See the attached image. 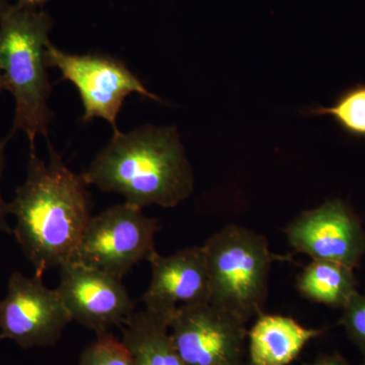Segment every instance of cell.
Here are the masks:
<instances>
[{
	"label": "cell",
	"mask_w": 365,
	"mask_h": 365,
	"mask_svg": "<svg viewBox=\"0 0 365 365\" xmlns=\"http://www.w3.org/2000/svg\"><path fill=\"white\" fill-rule=\"evenodd\" d=\"M49 148V160L31 148L26 181L9 203L16 217L13 234L32 264L35 275L73 261L91 218V200L83 175L72 172L58 151Z\"/></svg>",
	"instance_id": "obj_1"
},
{
	"label": "cell",
	"mask_w": 365,
	"mask_h": 365,
	"mask_svg": "<svg viewBox=\"0 0 365 365\" xmlns=\"http://www.w3.org/2000/svg\"><path fill=\"white\" fill-rule=\"evenodd\" d=\"M83 175L90 186L120 194L141 209L175 207L194 190L193 170L175 127L115 131Z\"/></svg>",
	"instance_id": "obj_2"
},
{
	"label": "cell",
	"mask_w": 365,
	"mask_h": 365,
	"mask_svg": "<svg viewBox=\"0 0 365 365\" xmlns=\"http://www.w3.org/2000/svg\"><path fill=\"white\" fill-rule=\"evenodd\" d=\"M52 25L45 11L0 0V72L16 102L9 137L23 132L31 148L38 136L47 138L54 116L48 106L51 85L45 57Z\"/></svg>",
	"instance_id": "obj_3"
},
{
	"label": "cell",
	"mask_w": 365,
	"mask_h": 365,
	"mask_svg": "<svg viewBox=\"0 0 365 365\" xmlns=\"http://www.w3.org/2000/svg\"><path fill=\"white\" fill-rule=\"evenodd\" d=\"M202 247L210 304L246 323L263 314L273 261L267 239L249 228L228 225Z\"/></svg>",
	"instance_id": "obj_4"
},
{
	"label": "cell",
	"mask_w": 365,
	"mask_h": 365,
	"mask_svg": "<svg viewBox=\"0 0 365 365\" xmlns=\"http://www.w3.org/2000/svg\"><path fill=\"white\" fill-rule=\"evenodd\" d=\"M160 228L158 220L137 206H110L91 216L73 261L123 279L134 266L158 253L155 235Z\"/></svg>",
	"instance_id": "obj_5"
},
{
	"label": "cell",
	"mask_w": 365,
	"mask_h": 365,
	"mask_svg": "<svg viewBox=\"0 0 365 365\" xmlns=\"http://www.w3.org/2000/svg\"><path fill=\"white\" fill-rule=\"evenodd\" d=\"M48 67L58 69L62 78L76 86L83 105V122L102 118L118 130L117 117L131 93L162 103L121 60L109 55H76L62 51L51 42L46 47Z\"/></svg>",
	"instance_id": "obj_6"
},
{
	"label": "cell",
	"mask_w": 365,
	"mask_h": 365,
	"mask_svg": "<svg viewBox=\"0 0 365 365\" xmlns=\"http://www.w3.org/2000/svg\"><path fill=\"white\" fill-rule=\"evenodd\" d=\"M246 324L206 302L179 307L170 319V335L186 365H244Z\"/></svg>",
	"instance_id": "obj_7"
},
{
	"label": "cell",
	"mask_w": 365,
	"mask_h": 365,
	"mask_svg": "<svg viewBox=\"0 0 365 365\" xmlns=\"http://www.w3.org/2000/svg\"><path fill=\"white\" fill-rule=\"evenodd\" d=\"M72 322L57 289L44 284L42 276L14 272L6 297L0 302V339L21 347H51Z\"/></svg>",
	"instance_id": "obj_8"
},
{
	"label": "cell",
	"mask_w": 365,
	"mask_h": 365,
	"mask_svg": "<svg viewBox=\"0 0 365 365\" xmlns=\"http://www.w3.org/2000/svg\"><path fill=\"white\" fill-rule=\"evenodd\" d=\"M297 253L312 260L330 261L353 269L365 257V230L356 213L341 199L304 211L284 230Z\"/></svg>",
	"instance_id": "obj_9"
},
{
	"label": "cell",
	"mask_w": 365,
	"mask_h": 365,
	"mask_svg": "<svg viewBox=\"0 0 365 365\" xmlns=\"http://www.w3.org/2000/svg\"><path fill=\"white\" fill-rule=\"evenodd\" d=\"M59 270L57 292L72 321L98 334L123 326L134 313L135 304L120 278L76 261Z\"/></svg>",
	"instance_id": "obj_10"
},
{
	"label": "cell",
	"mask_w": 365,
	"mask_h": 365,
	"mask_svg": "<svg viewBox=\"0 0 365 365\" xmlns=\"http://www.w3.org/2000/svg\"><path fill=\"white\" fill-rule=\"evenodd\" d=\"M144 307L172 318L179 307L210 302L207 264L203 247L180 250L170 256L155 253Z\"/></svg>",
	"instance_id": "obj_11"
},
{
	"label": "cell",
	"mask_w": 365,
	"mask_h": 365,
	"mask_svg": "<svg viewBox=\"0 0 365 365\" xmlns=\"http://www.w3.org/2000/svg\"><path fill=\"white\" fill-rule=\"evenodd\" d=\"M328 328H306L290 317L261 314L248 332L251 365H288Z\"/></svg>",
	"instance_id": "obj_12"
},
{
	"label": "cell",
	"mask_w": 365,
	"mask_h": 365,
	"mask_svg": "<svg viewBox=\"0 0 365 365\" xmlns=\"http://www.w3.org/2000/svg\"><path fill=\"white\" fill-rule=\"evenodd\" d=\"M121 328L134 365H186L173 344L167 317L144 307Z\"/></svg>",
	"instance_id": "obj_13"
},
{
	"label": "cell",
	"mask_w": 365,
	"mask_h": 365,
	"mask_svg": "<svg viewBox=\"0 0 365 365\" xmlns=\"http://www.w3.org/2000/svg\"><path fill=\"white\" fill-rule=\"evenodd\" d=\"M357 287L353 269L330 261H312L297 279L302 297L333 309H344L359 292Z\"/></svg>",
	"instance_id": "obj_14"
},
{
	"label": "cell",
	"mask_w": 365,
	"mask_h": 365,
	"mask_svg": "<svg viewBox=\"0 0 365 365\" xmlns=\"http://www.w3.org/2000/svg\"><path fill=\"white\" fill-rule=\"evenodd\" d=\"M309 116H329L348 135L365 138V85L353 86L343 91L328 107H314Z\"/></svg>",
	"instance_id": "obj_15"
},
{
	"label": "cell",
	"mask_w": 365,
	"mask_h": 365,
	"mask_svg": "<svg viewBox=\"0 0 365 365\" xmlns=\"http://www.w3.org/2000/svg\"><path fill=\"white\" fill-rule=\"evenodd\" d=\"M79 365H134V360L123 340L106 331L83 349Z\"/></svg>",
	"instance_id": "obj_16"
},
{
	"label": "cell",
	"mask_w": 365,
	"mask_h": 365,
	"mask_svg": "<svg viewBox=\"0 0 365 365\" xmlns=\"http://www.w3.org/2000/svg\"><path fill=\"white\" fill-rule=\"evenodd\" d=\"M340 325L365 356V294L357 292L342 309Z\"/></svg>",
	"instance_id": "obj_17"
},
{
	"label": "cell",
	"mask_w": 365,
	"mask_h": 365,
	"mask_svg": "<svg viewBox=\"0 0 365 365\" xmlns=\"http://www.w3.org/2000/svg\"><path fill=\"white\" fill-rule=\"evenodd\" d=\"M6 143L7 138L0 139V182H1L2 174H4V167H6L4 150H6ZM9 215V203L4 200L1 192H0V232L11 235L13 234V228L7 222V215Z\"/></svg>",
	"instance_id": "obj_18"
},
{
	"label": "cell",
	"mask_w": 365,
	"mask_h": 365,
	"mask_svg": "<svg viewBox=\"0 0 365 365\" xmlns=\"http://www.w3.org/2000/svg\"><path fill=\"white\" fill-rule=\"evenodd\" d=\"M304 365H351L349 362L337 353L334 354H321L314 361Z\"/></svg>",
	"instance_id": "obj_19"
},
{
	"label": "cell",
	"mask_w": 365,
	"mask_h": 365,
	"mask_svg": "<svg viewBox=\"0 0 365 365\" xmlns=\"http://www.w3.org/2000/svg\"><path fill=\"white\" fill-rule=\"evenodd\" d=\"M46 1L47 0H19L18 6L38 9V6H42Z\"/></svg>",
	"instance_id": "obj_20"
},
{
	"label": "cell",
	"mask_w": 365,
	"mask_h": 365,
	"mask_svg": "<svg viewBox=\"0 0 365 365\" xmlns=\"http://www.w3.org/2000/svg\"><path fill=\"white\" fill-rule=\"evenodd\" d=\"M4 90V78H2L1 72H0V91Z\"/></svg>",
	"instance_id": "obj_21"
},
{
	"label": "cell",
	"mask_w": 365,
	"mask_h": 365,
	"mask_svg": "<svg viewBox=\"0 0 365 365\" xmlns=\"http://www.w3.org/2000/svg\"><path fill=\"white\" fill-rule=\"evenodd\" d=\"M360 365H365V356H364V361H362V364Z\"/></svg>",
	"instance_id": "obj_22"
},
{
	"label": "cell",
	"mask_w": 365,
	"mask_h": 365,
	"mask_svg": "<svg viewBox=\"0 0 365 365\" xmlns=\"http://www.w3.org/2000/svg\"><path fill=\"white\" fill-rule=\"evenodd\" d=\"M0 302H1V299H0Z\"/></svg>",
	"instance_id": "obj_23"
}]
</instances>
